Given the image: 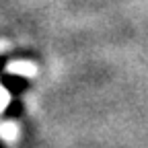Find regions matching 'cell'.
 Instances as JSON below:
<instances>
[{
	"instance_id": "3",
	"label": "cell",
	"mask_w": 148,
	"mask_h": 148,
	"mask_svg": "<svg viewBox=\"0 0 148 148\" xmlns=\"http://www.w3.org/2000/svg\"><path fill=\"white\" fill-rule=\"evenodd\" d=\"M4 45H6V43H0V51H2ZM8 103H10V95H8V90L0 84V113H2V111L8 107Z\"/></svg>"
},
{
	"instance_id": "1",
	"label": "cell",
	"mask_w": 148,
	"mask_h": 148,
	"mask_svg": "<svg viewBox=\"0 0 148 148\" xmlns=\"http://www.w3.org/2000/svg\"><path fill=\"white\" fill-rule=\"evenodd\" d=\"M6 72L8 74H18V76H35L37 66L33 62H27V60H18V62H8Z\"/></svg>"
},
{
	"instance_id": "2",
	"label": "cell",
	"mask_w": 148,
	"mask_h": 148,
	"mask_svg": "<svg viewBox=\"0 0 148 148\" xmlns=\"http://www.w3.org/2000/svg\"><path fill=\"white\" fill-rule=\"evenodd\" d=\"M0 138L6 142H14L18 138V125L14 121H4L0 123Z\"/></svg>"
}]
</instances>
